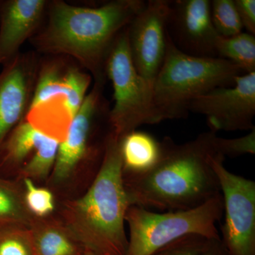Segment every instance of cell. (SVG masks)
<instances>
[{"label": "cell", "mask_w": 255, "mask_h": 255, "mask_svg": "<svg viewBox=\"0 0 255 255\" xmlns=\"http://www.w3.org/2000/svg\"><path fill=\"white\" fill-rule=\"evenodd\" d=\"M217 132H201L178 144L170 137L160 141V155L147 172L124 174L130 206L161 211L192 209L221 194L213 162Z\"/></svg>", "instance_id": "obj_1"}, {"label": "cell", "mask_w": 255, "mask_h": 255, "mask_svg": "<svg viewBox=\"0 0 255 255\" xmlns=\"http://www.w3.org/2000/svg\"><path fill=\"white\" fill-rule=\"evenodd\" d=\"M142 0H114L95 8L53 3L44 31L36 38L43 51L76 58L103 85L105 63L117 37L143 8Z\"/></svg>", "instance_id": "obj_2"}, {"label": "cell", "mask_w": 255, "mask_h": 255, "mask_svg": "<svg viewBox=\"0 0 255 255\" xmlns=\"http://www.w3.org/2000/svg\"><path fill=\"white\" fill-rule=\"evenodd\" d=\"M129 206L121 138L112 132L102 164L87 192L67 206L64 216L67 233L86 251L98 255H125V218Z\"/></svg>", "instance_id": "obj_3"}, {"label": "cell", "mask_w": 255, "mask_h": 255, "mask_svg": "<svg viewBox=\"0 0 255 255\" xmlns=\"http://www.w3.org/2000/svg\"><path fill=\"white\" fill-rule=\"evenodd\" d=\"M243 74L228 60L183 53L167 35L165 56L153 83L157 124L187 118L194 99L218 87L233 86Z\"/></svg>", "instance_id": "obj_4"}, {"label": "cell", "mask_w": 255, "mask_h": 255, "mask_svg": "<svg viewBox=\"0 0 255 255\" xmlns=\"http://www.w3.org/2000/svg\"><path fill=\"white\" fill-rule=\"evenodd\" d=\"M222 194L192 209L154 212L130 206L126 214L129 238L125 255H150L169 243L189 235L220 239L217 224L222 219Z\"/></svg>", "instance_id": "obj_5"}, {"label": "cell", "mask_w": 255, "mask_h": 255, "mask_svg": "<svg viewBox=\"0 0 255 255\" xmlns=\"http://www.w3.org/2000/svg\"><path fill=\"white\" fill-rule=\"evenodd\" d=\"M127 28L116 38L105 63L106 75L114 88V105L109 118L112 132L119 138L142 125L157 124L153 85L134 65Z\"/></svg>", "instance_id": "obj_6"}, {"label": "cell", "mask_w": 255, "mask_h": 255, "mask_svg": "<svg viewBox=\"0 0 255 255\" xmlns=\"http://www.w3.org/2000/svg\"><path fill=\"white\" fill-rule=\"evenodd\" d=\"M225 159L213 162L223 200L220 239L231 255H255V182L228 170Z\"/></svg>", "instance_id": "obj_7"}, {"label": "cell", "mask_w": 255, "mask_h": 255, "mask_svg": "<svg viewBox=\"0 0 255 255\" xmlns=\"http://www.w3.org/2000/svg\"><path fill=\"white\" fill-rule=\"evenodd\" d=\"M188 110L204 116L213 131H251L255 128V72L240 75L233 86L218 87L196 97Z\"/></svg>", "instance_id": "obj_8"}, {"label": "cell", "mask_w": 255, "mask_h": 255, "mask_svg": "<svg viewBox=\"0 0 255 255\" xmlns=\"http://www.w3.org/2000/svg\"><path fill=\"white\" fill-rule=\"evenodd\" d=\"M168 0H149L127 26L129 48L137 71L153 85L167 50Z\"/></svg>", "instance_id": "obj_9"}, {"label": "cell", "mask_w": 255, "mask_h": 255, "mask_svg": "<svg viewBox=\"0 0 255 255\" xmlns=\"http://www.w3.org/2000/svg\"><path fill=\"white\" fill-rule=\"evenodd\" d=\"M169 39L183 53L201 58H218L219 35L211 17L209 0L171 1L167 23Z\"/></svg>", "instance_id": "obj_10"}, {"label": "cell", "mask_w": 255, "mask_h": 255, "mask_svg": "<svg viewBox=\"0 0 255 255\" xmlns=\"http://www.w3.org/2000/svg\"><path fill=\"white\" fill-rule=\"evenodd\" d=\"M44 0L0 1V64L14 60L20 47L39 24Z\"/></svg>", "instance_id": "obj_11"}, {"label": "cell", "mask_w": 255, "mask_h": 255, "mask_svg": "<svg viewBox=\"0 0 255 255\" xmlns=\"http://www.w3.org/2000/svg\"><path fill=\"white\" fill-rule=\"evenodd\" d=\"M101 85H96L86 96L72 120L66 136L60 142L53 169L55 182L65 180L85 155L94 121L101 110Z\"/></svg>", "instance_id": "obj_12"}, {"label": "cell", "mask_w": 255, "mask_h": 255, "mask_svg": "<svg viewBox=\"0 0 255 255\" xmlns=\"http://www.w3.org/2000/svg\"><path fill=\"white\" fill-rule=\"evenodd\" d=\"M24 71L13 60L0 74V153L6 138L22 117L27 102Z\"/></svg>", "instance_id": "obj_13"}, {"label": "cell", "mask_w": 255, "mask_h": 255, "mask_svg": "<svg viewBox=\"0 0 255 255\" xmlns=\"http://www.w3.org/2000/svg\"><path fill=\"white\" fill-rule=\"evenodd\" d=\"M121 152L124 174L147 172L158 160L160 141L148 132H129L121 139Z\"/></svg>", "instance_id": "obj_14"}, {"label": "cell", "mask_w": 255, "mask_h": 255, "mask_svg": "<svg viewBox=\"0 0 255 255\" xmlns=\"http://www.w3.org/2000/svg\"><path fill=\"white\" fill-rule=\"evenodd\" d=\"M218 58L228 60L244 74L255 72V36L247 32L231 37L219 36L216 41Z\"/></svg>", "instance_id": "obj_15"}, {"label": "cell", "mask_w": 255, "mask_h": 255, "mask_svg": "<svg viewBox=\"0 0 255 255\" xmlns=\"http://www.w3.org/2000/svg\"><path fill=\"white\" fill-rule=\"evenodd\" d=\"M58 98L65 100V109L68 111L73 102L72 87L65 77H61L56 69H47L41 74L37 84L31 103V111Z\"/></svg>", "instance_id": "obj_16"}, {"label": "cell", "mask_w": 255, "mask_h": 255, "mask_svg": "<svg viewBox=\"0 0 255 255\" xmlns=\"http://www.w3.org/2000/svg\"><path fill=\"white\" fill-rule=\"evenodd\" d=\"M29 214L16 186L0 177V226H30Z\"/></svg>", "instance_id": "obj_17"}, {"label": "cell", "mask_w": 255, "mask_h": 255, "mask_svg": "<svg viewBox=\"0 0 255 255\" xmlns=\"http://www.w3.org/2000/svg\"><path fill=\"white\" fill-rule=\"evenodd\" d=\"M32 234L36 255H78L72 238L58 228L43 226Z\"/></svg>", "instance_id": "obj_18"}, {"label": "cell", "mask_w": 255, "mask_h": 255, "mask_svg": "<svg viewBox=\"0 0 255 255\" xmlns=\"http://www.w3.org/2000/svg\"><path fill=\"white\" fill-rule=\"evenodd\" d=\"M0 255H36L32 231L22 226H0Z\"/></svg>", "instance_id": "obj_19"}, {"label": "cell", "mask_w": 255, "mask_h": 255, "mask_svg": "<svg viewBox=\"0 0 255 255\" xmlns=\"http://www.w3.org/2000/svg\"><path fill=\"white\" fill-rule=\"evenodd\" d=\"M211 17L220 36L231 37L243 32L234 0L211 1Z\"/></svg>", "instance_id": "obj_20"}, {"label": "cell", "mask_w": 255, "mask_h": 255, "mask_svg": "<svg viewBox=\"0 0 255 255\" xmlns=\"http://www.w3.org/2000/svg\"><path fill=\"white\" fill-rule=\"evenodd\" d=\"M59 144L60 142L53 137H47L25 166L23 172L27 178L41 179L49 174L54 167Z\"/></svg>", "instance_id": "obj_21"}, {"label": "cell", "mask_w": 255, "mask_h": 255, "mask_svg": "<svg viewBox=\"0 0 255 255\" xmlns=\"http://www.w3.org/2000/svg\"><path fill=\"white\" fill-rule=\"evenodd\" d=\"M26 195L24 202L30 213L43 217L54 210V198L48 189L37 187L30 178H25Z\"/></svg>", "instance_id": "obj_22"}, {"label": "cell", "mask_w": 255, "mask_h": 255, "mask_svg": "<svg viewBox=\"0 0 255 255\" xmlns=\"http://www.w3.org/2000/svg\"><path fill=\"white\" fill-rule=\"evenodd\" d=\"M210 240L198 235H189L162 247L150 255H200Z\"/></svg>", "instance_id": "obj_23"}, {"label": "cell", "mask_w": 255, "mask_h": 255, "mask_svg": "<svg viewBox=\"0 0 255 255\" xmlns=\"http://www.w3.org/2000/svg\"><path fill=\"white\" fill-rule=\"evenodd\" d=\"M216 147L218 152L226 157H237L245 155H255V128L249 133L236 138L216 137Z\"/></svg>", "instance_id": "obj_24"}, {"label": "cell", "mask_w": 255, "mask_h": 255, "mask_svg": "<svg viewBox=\"0 0 255 255\" xmlns=\"http://www.w3.org/2000/svg\"><path fill=\"white\" fill-rule=\"evenodd\" d=\"M242 26L255 35V0H234Z\"/></svg>", "instance_id": "obj_25"}, {"label": "cell", "mask_w": 255, "mask_h": 255, "mask_svg": "<svg viewBox=\"0 0 255 255\" xmlns=\"http://www.w3.org/2000/svg\"><path fill=\"white\" fill-rule=\"evenodd\" d=\"M200 255H231L221 239L210 240L209 245Z\"/></svg>", "instance_id": "obj_26"}, {"label": "cell", "mask_w": 255, "mask_h": 255, "mask_svg": "<svg viewBox=\"0 0 255 255\" xmlns=\"http://www.w3.org/2000/svg\"><path fill=\"white\" fill-rule=\"evenodd\" d=\"M82 255H98L95 254V253H92V252L85 251V253H84V254Z\"/></svg>", "instance_id": "obj_27"}]
</instances>
